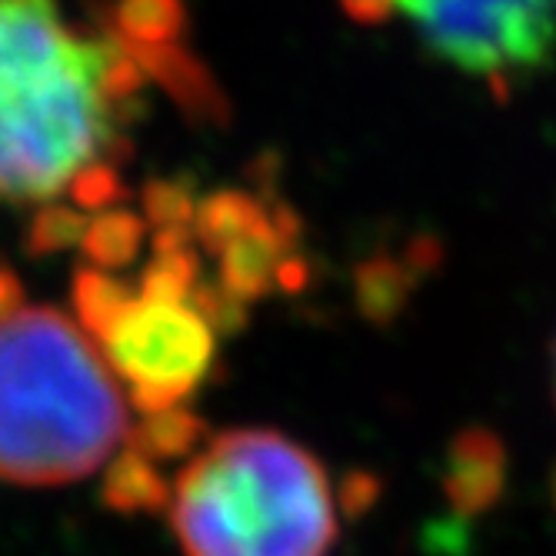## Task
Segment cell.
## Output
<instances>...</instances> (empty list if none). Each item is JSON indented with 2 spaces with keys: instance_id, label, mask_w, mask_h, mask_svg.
Wrapping results in <instances>:
<instances>
[{
  "instance_id": "1",
  "label": "cell",
  "mask_w": 556,
  "mask_h": 556,
  "mask_svg": "<svg viewBox=\"0 0 556 556\" xmlns=\"http://www.w3.org/2000/svg\"><path fill=\"white\" fill-rule=\"evenodd\" d=\"M214 104L177 0H0V207L58 250L127 197L147 90Z\"/></svg>"
},
{
  "instance_id": "2",
  "label": "cell",
  "mask_w": 556,
  "mask_h": 556,
  "mask_svg": "<svg viewBox=\"0 0 556 556\" xmlns=\"http://www.w3.org/2000/svg\"><path fill=\"white\" fill-rule=\"evenodd\" d=\"M143 220L154 254L137 277L87 264L74 277L71 303L127 400L140 414H161L204 387L220 337L243 327L247 307L200 261L180 187L150 190Z\"/></svg>"
},
{
  "instance_id": "3",
  "label": "cell",
  "mask_w": 556,
  "mask_h": 556,
  "mask_svg": "<svg viewBox=\"0 0 556 556\" xmlns=\"http://www.w3.org/2000/svg\"><path fill=\"white\" fill-rule=\"evenodd\" d=\"M124 387L84 327L40 303L0 314V480L64 486L130 437Z\"/></svg>"
},
{
  "instance_id": "4",
  "label": "cell",
  "mask_w": 556,
  "mask_h": 556,
  "mask_svg": "<svg viewBox=\"0 0 556 556\" xmlns=\"http://www.w3.org/2000/svg\"><path fill=\"white\" fill-rule=\"evenodd\" d=\"M184 556H330L340 523L327 467L267 427L224 430L174 480Z\"/></svg>"
},
{
  "instance_id": "5",
  "label": "cell",
  "mask_w": 556,
  "mask_h": 556,
  "mask_svg": "<svg viewBox=\"0 0 556 556\" xmlns=\"http://www.w3.org/2000/svg\"><path fill=\"white\" fill-rule=\"evenodd\" d=\"M357 21L407 27L446 67L496 93L556 58V0H343Z\"/></svg>"
},
{
  "instance_id": "6",
  "label": "cell",
  "mask_w": 556,
  "mask_h": 556,
  "mask_svg": "<svg viewBox=\"0 0 556 556\" xmlns=\"http://www.w3.org/2000/svg\"><path fill=\"white\" fill-rule=\"evenodd\" d=\"M507 446L486 427H467L446 446L443 496L457 520H473L493 510L507 490Z\"/></svg>"
},
{
  "instance_id": "7",
  "label": "cell",
  "mask_w": 556,
  "mask_h": 556,
  "mask_svg": "<svg viewBox=\"0 0 556 556\" xmlns=\"http://www.w3.org/2000/svg\"><path fill=\"white\" fill-rule=\"evenodd\" d=\"M174 500V486L161 473V464L143 457L140 450L124 443L117 457L104 467L100 480V503L108 510L137 517V514H167Z\"/></svg>"
},
{
  "instance_id": "8",
  "label": "cell",
  "mask_w": 556,
  "mask_h": 556,
  "mask_svg": "<svg viewBox=\"0 0 556 556\" xmlns=\"http://www.w3.org/2000/svg\"><path fill=\"white\" fill-rule=\"evenodd\" d=\"M127 443L157 464L180 460V457H190V453H197L207 443V424L187 407L143 414V420L130 427Z\"/></svg>"
},
{
  "instance_id": "9",
  "label": "cell",
  "mask_w": 556,
  "mask_h": 556,
  "mask_svg": "<svg viewBox=\"0 0 556 556\" xmlns=\"http://www.w3.org/2000/svg\"><path fill=\"white\" fill-rule=\"evenodd\" d=\"M377 496H380V483L374 473H350L340 486V507L350 517H361Z\"/></svg>"
},
{
  "instance_id": "10",
  "label": "cell",
  "mask_w": 556,
  "mask_h": 556,
  "mask_svg": "<svg viewBox=\"0 0 556 556\" xmlns=\"http://www.w3.org/2000/svg\"><path fill=\"white\" fill-rule=\"evenodd\" d=\"M24 300H27V296H24V287H21L17 274H14L11 267L0 264V314L14 311L17 303H24Z\"/></svg>"
},
{
  "instance_id": "11",
  "label": "cell",
  "mask_w": 556,
  "mask_h": 556,
  "mask_svg": "<svg viewBox=\"0 0 556 556\" xmlns=\"http://www.w3.org/2000/svg\"><path fill=\"white\" fill-rule=\"evenodd\" d=\"M549 496H553V510H556V467L549 473Z\"/></svg>"
},
{
  "instance_id": "12",
  "label": "cell",
  "mask_w": 556,
  "mask_h": 556,
  "mask_svg": "<svg viewBox=\"0 0 556 556\" xmlns=\"http://www.w3.org/2000/svg\"><path fill=\"white\" fill-rule=\"evenodd\" d=\"M553 390H556V343H553Z\"/></svg>"
}]
</instances>
